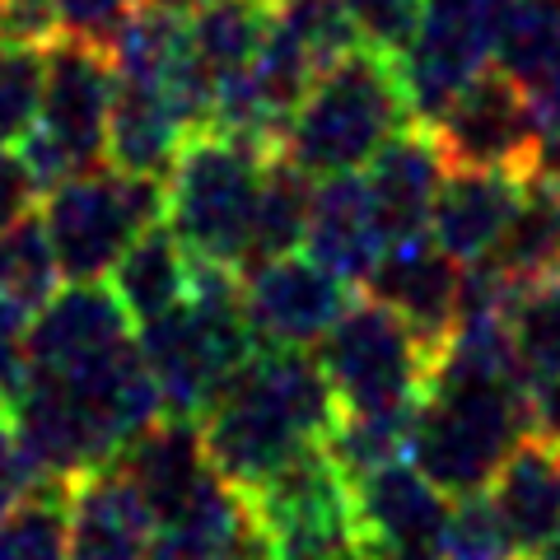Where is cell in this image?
<instances>
[{"label":"cell","instance_id":"obj_21","mask_svg":"<svg viewBox=\"0 0 560 560\" xmlns=\"http://www.w3.org/2000/svg\"><path fill=\"white\" fill-rule=\"evenodd\" d=\"M183 121L173 113L164 80L117 75L113 117H108V164L140 178H164L183 150Z\"/></svg>","mask_w":560,"mask_h":560},{"label":"cell","instance_id":"obj_41","mask_svg":"<svg viewBox=\"0 0 560 560\" xmlns=\"http://www.w3.org/2000/svg\"><path fill=\"white\" fill-rule=\"evenodd\" d=\"M5 411H10V397H5V388H0V420H5Z\"/></svg>","mask_w":560,"mask_h":560},{"label":"cell","instance_id":"obj_2","mask_svg":"<svg viewBox=\"0 0 560 560\" xmlns=\"http://www.w3.org/2000/svg\"><path fill=\"white\" fill-rule=\"evenodd\" d=\"M407 127H416V113L397 57L360 43L313 80L280 150L313 178H337V173H360Z\"/></svg>","mask_w":560,"mask_h":560},{"label":"cell","instance_id":"obj_42","mask_svg":"<svg viewBox=\"0 0 560 560\" xmlns=\"http://www.w3.org/2000/svg\"><path fill=\"white\" fill-rule=\"evenodd\" d=\"M0 150H5V145H0Z\"/></svg>","mask_w":560,"mask_h":560},{"label":"cell","instance_id":"obj_1","mask_svg":"<svg viewBox=\"0 0 560 560\" xmlns=\"http://www.w3.org/2000/svg\"><path fill=\"white\" fill-rule=\"evenodd\" d=\"M341 401L308 346L257 350L238 374L220 383L201 411L210 463L243 495L308 444H327Z\"/></svg>","mask_w":560,"mask_h":560},{"label":"cell","instance_id":"obj_30","mask_svg":"<svg viewBox=\"0 0 560 560\" xmlns=\"http://www.w3.org/2000/svg\"><path fill=\"white\" fill-rule=\"evenodd\" d=\"M47 51L0 38V145H20L43 113Z\"/></svg>","mask_w":560,"mask_h":560},{"label":"cell","instance_id":"obj_39","mask_svg":"<svg viewBox=\"0 0 560 560\" xmlns=\"http://www.w3.org/2000/svg\"><path fill=\"white\" fill-rule=\"evenodd\" d=\"M537 560H560V533L547 541V547H541V556H537Z\"/></svg>","mask_w":560,"mask_h":560},{"label":"cell","instance_id":"obj_3","mask_svg":"<svg viewBox=\"0 0 560 560\" xmlns=\"http://www.w3.org/2000/svg\"><path fill=\"white\" fill-rule=\"evenodd\" d=\"M136 346L160 383L164 416L201 420L220 383L261 350L243 308V276L234 267L197 261L191 294L178 308L140 323Z\"/></svg>","mask_w":560,"mask_h":560},{"label":"cell","instance_id":"obj_15","mask_svg":"<svg viewBox=\"0 0 560 560\" xmlns=\"http://www.w3.org/2000/svg\"><path fill=\"white\" fill-rule=\"evenodd\" d=\"M523 191H528V173L448 164L440 197H434V210H430V234L458 261L490 257L504 230H510Z\"/></svg>","mask_w":560,"mask_h":560},{"label":"cell","instance_id":"obj_40","mask_svg":"<svg viewBox=\"0 0 560 560\" xmlns=\"http://www.w3.org/2000/svg\"><path fill=\"white\" fill-rule=\"evenodd\" d=\"M331 560H374L370 551H364V547H350V551H341V556H331Z\"/></svg>","mask_w":560,"mask_h":560},{"label":"cell","instance_id":"obj_33","mask_svg":"<svg viewBox=\"0 0 560 560\" xmlns=\"http://www.w3.org/2000/svg\"><path fill=\"white\" fill-rule=\"evenodd\" d=\"M0 38L47 47L61 38V14L57 0H0Z\"/></svg>","mask_w":560,"mask_h":560},{"label":"cell","instance_id":"obj_17","mask_svg":"<svg viewBox=\"0 0 560 560\" xmlns=\"http://www.w3.org/2000/svg\"><path fill=\"white\" fill-rule=\"evenodd\" d=\"M150 537L154 518L113 463L70 481L66 560H140Z\"/></svg>","mask_w":560,"mask_h":560},{"label":"cell","instance_id":"obj_12","mask_svg":"<svg viewBox=\"0 0 560 560\" xmlns=\"http://www.w3.org/2000/svg\"><path fill=\"white\" fill-rule=\"evenodd\" d=\"M113 467L127 477V486L150 510L154 528L191 518L224 486L215 463H210L201 420H187V416H160L117 453Z\"/></svg>","mask_w":560,"mask_h":560},{"label":"cell","instance_id":"obj_29","mask_svg":"<svg viewBox=\"0 0 560 560\" xmlns=\"http://www.w3.org/2000/svg\"><path fill=\"white\" fill-rule=\"evenodd\" d=\"M514 355L523 378L547 383L560 374V276L523 290L514 304Z\"/></svg>","mask_w":560,"mask_h":560},{"label":"cell","instance_id":"obj_14","mask_svg":"<svg viewBox=\"0 0 560 560\" xmlns=\"http://www.w3.org/2000/svg\"><path fill=\"white\" fill-rule=\"evenodd\" d=\"M364 294L388 304L397 318H407L425 346L444 355V341L458 327L463 304V261L453 257L430 230L411 238H393L383 248L374 276L364 280Z\"/></svg>","mask_w":560,"mask_h":560},{"label":"cell","instance_id":"obj_31","mask_svg":"<svg viewBox=\"0 0 560 560\" xmlns=\"http://www.w3.org/2000/svg\"><path fill=\"white\" fill-rule=\"evenodd\" d=\"M341 10L350 14V24H355L364 47H378V51H388V57H397V51L411 43L425 0H341Z\"/></svg>","mask_w":560,"mask_h":560},{"label":"cell","instance_id":"obj_32","mask_svg":"<svg viewBox=\"0 0 560 560\" xmlns=\"http://www.w3.org/2000/svg\"><path fill=\"white\" fill-rule=\"evenodd\" d=\"M140 5L145 0H57V14H61V33H70V38L113 47Z\"/></svg>","mask_w":560,"mask_h":560},{"label":"cell","instance_id":"obj_38","mask_svg":"<svg viewBox=\"0 0 560 560\" xmlns=\"http://www.w3.org/2000/svg\"><path fill=\"white\" fill-rule=\"evenodd\" d=\"M145 5H160V10H173V14H187L197 0H145Z\"/></svg>","mask_w":560,"mask_h":560},{"label":"cell","instance_id":"obj_16","mask_svg":"<svg viewBox=\"0 0 560 560\" xmlns=\"http://www.w3.org/2000/svg\"><path fill=\"white\" fill-rule=\"evenodd\" d=\"M121 341H131V313L121 308L113 285L70 280L28 323L24 350H28V370H57V364L90 360Z\"/></svg>","mask_w":560,"mask_h":560},{"label":"cell","instance_id":"obj_28","mask_svg":"<svg viewBox=\"0 0 560 560\" xmlns=\"http://www.w3.org/2000/svg\"><path fill=\"white\" fill-rule=\"evenodd\" d=\"M70 481H38L0 518V560H66Z\"/></svg>","mask_w":560,"mask_h":560},{"label":"cell","instance_id":"obj_25","mask_svg":"<svg viewBox=\"0 0 560 560\" xmlns=\"http://www.w3.org/2000/svg\"><path fill=\"white\" fill-rule=\"evenodd\" d=\"M313 191H318V178H313L308 168L294 164L285 150H276L267 160V168H261L257 210H253V238H248V261H243V271H253V267H261V261H276V257L304 248L308 215H313Z\"/></svg>","mask_w":560,"mask_h":560},{"label":"cell","instance_id":"obj_5","mask_svg":"<svg viewBox=\"0 0 560 560\" xmlns=\"http://www.w3.org/2000/svg\"><path fill=\"white\" fill-rule=\"evenodd\" d=\"M47 80H43V113L38 127L20 140V160L28 164L33 183L51 191L66 178L108 164V117L117 94L113 47L90 38H51L47 47Z\"/></svg>","mask_w":560,"mask_h":560},{"label":"cell","instance_id":"obj_37","mask_svg":"<svg viewBox=\"0 0 560 560\" xmlns=\"http://www.w3.org/2000/svg\"><path fill=\"white\" fill-rule=\"evenodd\" d=\"M528 401H533V434L560 444V374L547 383H533Z\"/></svg>","mask_w":560,"mask_h":560},{"label":"cell","instance_id":"obj_26","mask_svg":"<svg viewBox=\"0 0 560 560\" xmlns=\"http://www.w3.org/2000/svg\"><path fill=\"white\" fill-rule=\"evenodd\" d=\"M276 20L271 0H197L187 10V38L215 75V84L243 75ZM220 98V94H215Z\"/></svg>","mask_w":560,"mask_h":560},{"label":"cell","instance_id":"obj_34","mask_svg":"<svg viewBox=\"0 0 560 560\" xmlns=\"http://www.w3.org/2000/svg\"><path fill=\"white\" fill-rule=\"evenodd\" d=\"M38 481H43V471L33 467V458L20 444V434L0 425V518H5Z\"/></svg>","mask_w":560,"mask_h":560},{"label":"cell","instance_id":"obj_10","mask_svg":"<svg viewBox=\"0 0 560 560\" xmlns=\"http://www.w3.org/2000/svg\"><path fill=\"white\" fill-rule=\"evenodd\" d=\"M444 160L458 168H510L528 173L537 145V108L500 66H486L434 121Z\"/></svg>","mask_w":560,"mask_h":560},{"label":"cell","instance_id":"obj_20","mask_svg":"<svg viewBox=\"0 0 560 560\" xmlns=\"http://www.w3.org/2000/svg\"><path fill=\"white\" fill-rule=\"evenodd\" d=\"M304 248L341 280H350V285H364L374 276L383 248H388V230H383L374 197L364 187V173L318 178Z\"/></svg>","mask_w":560,"mask_h":560},{"label":"cell","instance_id":"obj_24","mask_svg":"<svg viewBox=\"0 0 560 560\" xmlns=\"http://www.w3.org/2000/svg\"><path fill=\"white\" fill-rule=\"evenodd\" d=\"M495 66L533 98L537 121L560 117V0H518L500 33Z\"/></svg>","mask_w":560,"mask_h":560},{"label":"cell","instance_id":"obj_23","mask_svg":"<svg viewBox=\"0 0 560 560\" xmlns=\"http://www.w3.org/2000/svg\"><path fill=\"white\" fill-rule=\"evenodd\" d=\"M191 276H197V261L187 257V248L160 220V224H150V230H140L127 243V253L117 257L113 294L121 300V308L131 313V323H150L187 300Z\"/></svg>","mask_w":560,"mask_h":560},{"label":"cell","instance_id":"obj_13","mask_svg":"<svg viewBox=\"0 0 560 560\" xmlns=\"http://www.w3.org/2000/svg\"><path fill=\"white\" fill-rule=\"evenodd\" d=\"M350 500H355V537L374 560L378 556L440 560L453 504L411 458H393L374 467L370 477L350 481Z\"/></svg>","mask_w":560,"mask_h":560},{"label":"cell","instance_id":"obj_6","mask_svg":"<svg viewBox=\"0 0 560 560\" xmlns=\"http://www.w3.org/2000/svg\"><path fill=\"white\" fill-rule=\"evenodd\" d=\"M318 360L341 411L388 416L420 407L440 350L420 341L411 323L397 318L383 300L364 294V300H350L341 318L331 323Z\"/></svg>","mask_w":560,"mask_h":560},{"label":"cell","instance_id":"obj_27","mask_svg":"<svg viewBox=\"0 0 560 560\" xmlns=\"http://www.w3.org/2000/svg\"><path fill=\"white\" fill-rule=\"evenodd\" d=\"M490 261H495L518 290H533L541 280L560 276V191L528 178V191H523L510 230L495 243Z\"/></svg>","mask_w":560,"mask_h":560},{"label":"cell","instance_id":"obj_9","mask_svg":"<svg viewBox=\"0 0 560 560\" xmlns=\"http://www.w3.org/2000/svg\"><path fill=\"white\" fill-rule=\"evenodd\" d=\"M248 504L267 523L280 560H331L360 547L350 481L331 463L327 444L300 448L285 467H276L257 490H248Z\"/></svg>","mask_w":560,"mask_h":560},{"label":"cell","instance_id":"obj_35","mask_svg":"<svg viewBox=\"0 0 560 560\" xmlns=\"http://www.w3.org/2000/svg\"><path fill=\"white\" fill-rule=\"evenodd\" d=\"M38 183H33L28 164L20 160V150L5 154L0 150V230L20 224L24 215H33V201H38Z\"/></svg>","mask_w":560,"mask_h":560},{"label":"cell","instance_id":"obj_22","mask_svg":"<svg viewBox=\"0 0 560 560\" xmlns=\"http://www.w3.org/2000/svg\"><path fill=\"white\" fill-rule=\"evenodd\" d=\"M57 253H51L43 215H24L0 230V350L24 346L28 323L57 294Z\"/></svg>","mask_w":560,"mask_h":560},{"label":"cell","instance_id":"obj_7","mask_svg":"<svg viewBox=\"0 0 560 560\" xmlns=\"http://www.w3.org/2000/svg\"><path fill=\"white\" fill-rule=\"evenodd\" d=\"M164 220V178H140L113 164L66 178L47 191L43 224L66 280L113 276L127 243Z\"/></svg>","mask_w":560,"mask_h":560},{"label":"cell","instance_id":"obj_4","mask_svg":"<svg viewBox=\"0 0 560 560\" xmlns=\"http://www.w3.org/2000/svg\"><path fill=\"white\" fill-rule=\"evenodd\" d=\"M267 160L271 154L224 131H197L183 140L178 160L164 173V224L191 261L243 271Z\"/></svg>","mask_w":560,"mask_h":560},{"label":"cell","instance_id":"obj_11","mask_svg":"<svg viewBox=\"0 0 560 560\" xmlns=\"http://www.w3.org/2000/svg\"><path fill=\"white\" fill-rule=\"evenodd\" d=\"M350 304V280L308 253H285L243 271V308L261 350L313 346Z\"/></svg>","mask_w":560,"mask_h":560},{"label":"cell","instance_id":"obj_18","mask_svg":"<svg viewBox=\"0 0 560 560\" xmlns=\"http://www.w3.org/2000/svg\"><path fill=\"white\" fill-rule=\"evenodd\" d=\"M360 173L374 197L383 230H388V243L430 230V210H434V197H440V183L448 173V160L430 127L416 121V127L397 131Z\"/></svg>","mask_w":560,"mask_h":560},{"label":"cell","instance_id":"obj_8","mask_svg":"<svg viewBox=\"0 0 560 560\" xmlns=\"http://www.w3.org/2000/svg\"><path fill=\"white\" fill-rule=\"evenodd\" d=\"M514 5L518 0H425L411 43L397 51V70L420 127H434L448 103L495 61Z\"/></svg>","mask_w":560,"mask_h":560},{"label":"cell","instance_id":"obj_36","mask_svg":"<svg viewBox=\"0 0 560 560\" xmlns=\"http://www.w3.org/2000/svg\"><path fill=\"white\" fill-rule=\"evenodd\" d=\"M528 178L560 191V117L556 121H541L537 131V145H533V164H528Z\"/></svg>","mask_w":560,"mask_h":560},{"label":"cell","instance_id":"obj_19","mask_svg":"<svg viewBox=\"0 0 560 560\" xmlns=\"http://www.w3.org/2000/svg\"><path fill=\"white\" fill-rule=\"evenodd\" d=\"M518 560H537L541 547L560 533V444L541 434H523L504 458L495 481L486 486Z\"/></svg>","mask_w":560,"mask_h":560}]
</instances>
